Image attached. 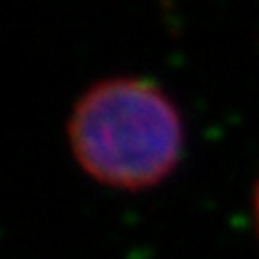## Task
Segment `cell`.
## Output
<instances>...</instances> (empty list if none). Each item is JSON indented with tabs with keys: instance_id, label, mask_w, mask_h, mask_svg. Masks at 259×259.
<instances>
[{
	"instance_id": "6da1fadb",
	"label": "cell",
	"mask_w": 259,
	"mask_h": 259,
	"mask_svg": "<svg viewBox=\"0 0 259 259\" xmlns=\"http://www.w3.org/2000/svg\"><path fill=\"white\" fill-rule=\"evenodd\" d=\"M70 144L79 166L99 183L137 190L173 170L183 151V120L158 87L113 79L77 103Z\"/></svg>"
},
{
	"instance_id": "7a4b0ae2",
	"label": "cell",
	"mask_w": 259,
	"mask_h": 259,
	"mask_svg": "<svg viewBox=\"0 0 259 259\" xmlns=\"http://www.w3.org/2000/svg\"><path fill=\"white\" fill-rule=\"evenodd\" d=\"M257 221H259V190H257Z\"/></svg>"
}]
</instances>
